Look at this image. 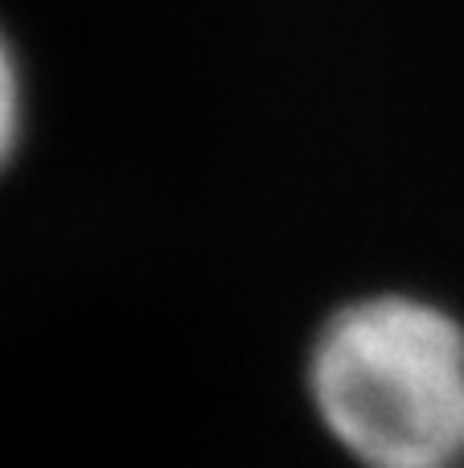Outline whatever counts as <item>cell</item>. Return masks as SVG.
Here are the masks:
<instances>
[{
  "instance_id": "cell-1",
  "label": "cell",
  "mask_w": 464,
  "mask_h": 468,
  "mask_svg": "<svg viewBox=\"0 0 464 468\" xmlns=\"http://www.w3.org/2000/svg\"><path fill=\"white\" fill-rule=\"evenodd\" d=\"M309 390L366 468H464V329L416 296H370L321 329Z\"/></svg>"
},
{
  "instance_id": "cell-2",
  "label": "cell",
  "mask_w": 464,
  "mask_h": 468,
  "mask_svg": "<svg viewBox=\"0 0 464 468\" xmlns=\"http://www.w3.org/2000/svg\"><path fill=\"white\" fill-rule=\"evenodd\" d=\"M16 140H21V74L8 41L0 37V169L13 161Z\"/></svg>"
}]
</instances>
